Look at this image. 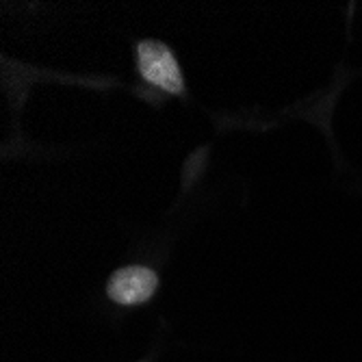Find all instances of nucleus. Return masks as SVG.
Masks as SVG:
<instances>
[{"label":"nucleus","instance_id":"nucleus-1","mask_svg":"<svg viewBox=\"0 0 362 362\" xmlns=\"http://www.w3.org/2000/svg\"><path fill=\"white\" fill-rule=\"evenodd\" d=\"M137 65L141 76L168 93H182V74L174 52L156 40H146L137 46Z\"/></svg>","mask_w":362,"mask_h":362},{"label":"nucleus","instance_id":"nucleus-2","mask_svg":"<svg viewBox=\"0 0 362 362\" xmlns=\"http://www.w3.org/2000/svg\"><path fill=\"white\" fill-rule=\"evenodd\" d=\"M156 274L148 267H124L109 278L107 293L109 298L124 306L144 304L156 291Z\"/></svg>","mask_w":362,"mask_h":362}]
</instances>
